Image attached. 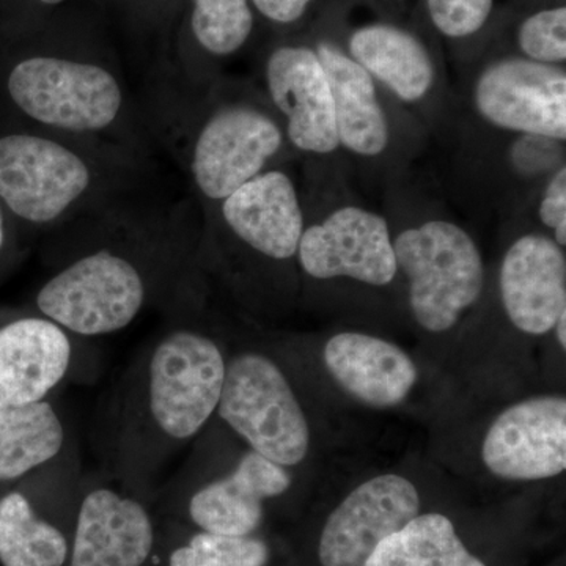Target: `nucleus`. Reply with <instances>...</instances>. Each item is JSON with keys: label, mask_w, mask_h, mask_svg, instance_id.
<instances>
[{"label": "nucleus", "mask_w": 566, "mask_h": 566, "mask_svg": "<svg viewBox=\"0 0 566 566\" xmlns=\"http://www.w3.org/2000/svg\"><path fill=\"white\" fill-rule=\"evenodd\" d=\"M85 344L32 308L0 311V409L57 397L91 370Z\"/></svg>", "instance_id": "6e6552de"}, {"label": "nucleus", "mask_w": 566, "mask_h": 566, "mask_svg": "<svg viewBox=\"0 0 566 566\" xmlns=\"http://www.w3.org/2000/svg\"><path fill=\"white\" fill-rule=\"evenodd\" d=\"M349 54L406 103L419 102L433 87L436 71L430 52L422 41L403 29L390 24L365 25L349 39Z\"/></svg>", "instance_id": "4be33fe9"}, {"label": "nucleus", "mask_w": 566, "mask_h": 566, "mask_svg": "<svg viewBox=\"0 0 566 566\" xmlns=\"http://www.w3.org/2000/svg\"><path fill=\"white\" fill-rule=\"evenodd\" d=\"M397 266L409 281L416 322L430 333H446L479 301L485 283L482 253L457 223L428 221L394 241Z\"/></svg>", "instance_id": "0eeeda50"}, {"label": "nucleus", "mask_w": 566, "mask_h": 566, "mask_svg": "<svg viewBox=\"0 0 566 566\" xmlns=\"http://www.w3.org/2000/svg\"><path fill=\"white\" fill-rule=\"evenodd\" d=\"M40 2L46 3V6H57V3H62L63 0H40Z\"/></svg>", "instance_id": "473e14b6"}, {"label": "nucleus", "mask_w": 566, "mask_h": 566, "mask_svg": "<svg viewBox=\"0 0 566 566\" xmlns=\"http://www.w3.org/2000/svg\"><path fill=\"white\" fill-rule=\"evenodd\" d=\"M266 87L285 117L286 137L297 150L329 155L340 147L329 80L315 50H275L266 62Z\"/></svg>", "instance_id": "dca6fc26"}, {"label": "nucleus", "mask_w": 566, "mask_h": 566, "mask_svg": "<svg viewBox=\"0 0 566 566\" xmlns=\"http://www.w3.org/2000/svg\"><path fill=\"white\" fill-rule=\"evenodd\" d=\"M517 43L528 61L558 65L566 61V9L556 7L528 17L517 31Z\"/></svg>", "instance_id": "a878e982"}, {"label": "nucleus", "mask_w": 566, "mask_h": 566, "mask_svg": "<svg viewBox=\"0 0 566 566\" xmlns=\"http://www.w3.org/2000/svg\"><path fill=\"white\" fill-rule=\"evenodd\" d=\"M292 485L289 468L251 447L245 446L229 468L216 471L192 444L191 455L164 480L156 495L197 531L252 536L262 526L268 502L289 493Z\"/></svg>", "instance_id": "20e7f679"}, {"label": "nucleus", "mask_w": 566, "mask_h": 566, "mask_svg": "<svg viewBox=\"0 0 566 566\" xmlns=\"http://www.w3.org/2000/svg\"><path fill=\"white\" fill-rule=\"evenodd\" d=\"M474 103L495 128L566 139V74L560 66L520 57L493 62L475 82Z\"/></svg>", "instance_id": "f8f14e48"}, {"label": "nucleus", "mask_w": 566, "mask_h": 566, "mask_svg": "<svg viewBox=\"0 0 566 566\" xmlns=\"http://www.w3.org/2000/svg\"><path fill=\"white\" fill-rule=\"evenodd\" d=\"M182 249L163 243H106L73 253L48 275L29 308L82 340L132 326L153 303L167 308L185 289Z\"/></svg>", "instance_id": "f03ea898"}, {"label": "nucleus", "mask_w": 566, "mask_h": 566, "mask_svg": "<svg viewBox=\"0 0 566 566\" xmlns=\"http://www.w3.org/2000/svg\"><path fill=\"white\" fill-rule=\"evenodd\" d=\"M539 219L554 230L556 243L562 249L566 244V167L560 166L547 182L539 203Z\"/></svg>", "instance_id": "c85d7f7f"}, {"label": "nucleus", "mask_w": 566, "mask_h": 566, "mask_svg": "<svg viewBox=\"0 0 566 566\" xmlns=\"http://www.w3.org/2000/svg\"><path fill=\"white\" fill-rule=\"evenodd\" d=\"M222 219L251 251L274 262L293 259L304 233V214L292 178L270 170L222 200Z\"/></svg>", "instance_id": "a211bd4d"}, {"label": "nucleus", "mask_w": 566, "mask_h": 566, "mask_svg": "<svg viewBox=\"0 0 566 566\" xmlns=\"http://www.w3.org/2000/svg\"><path fill=\"white\" fill-rule=\"evenodd\" d=\"M93 180L91 164L65 142L28 126L0 125V203L17 230L62 221Z\"/></svg>", "instance_id": "423d86ee"}, {"label": "nucleus", "mask_w": 566, "mask_h": 566, "mask_svg": "<svg viewBox=\"0 0 566 566\" xmlns=\"http://www.w3.org/2000/svg\"><path fill=\"white\" fill-rule=\"evenodd\" d=\"M365 566H486L472 556L452 521L439 513L416 516L379 543Z\"/></svg>", "instance_id": "5701e85b"}, {"label": "nucleus", "mask_w": 566, "mask_h": 566, "mask_svg": "<svg viewBox=\"0 0 566 566\" xmlns=\"http://www.w3.org/2000/svg\"><path fill=\"white\" fill-rule=\"evenodd\" d=\"M502 304L510 322L531 335L549 333L566 312L564 249L545 234H526L502 260Z\"/></svg>", "instance_id": "f3484780"}, {"label": "nucleus", "mask_w": 566, "mask_h": 566, "mask_svg": "<svg viewBox=\"0 0 566 566\" xmlns=\"http://www.w3.org/2000/svg\"><path fill=\"white\" fill-rule=\"evenodd\" d=\"M192 32L212 55H230L244 46L253 28L249 0H192Z\"/></svg>", "instance_id": "393cba45"}, {"label": "nucleus", "mask_w": 566, "mask_h": 566, "mask_svg": "<svg viewBox=\"0 0 566 566\" xmlns=\"http://www.w3.org/2000/svg\"><path fill=\"white\" fill-rule=\"evenodd\" d=\"M283 133L266 112L232 104L203 123L192 147L191 172L207 199L222 202L263 172L281 151Z\"/></svg>", "instance_id": "9b49d317"}, {"label": "nucleus", "mask_w": 566, "mask_h": 566, "mask_svg": "<svg viewBox=\"0 0 566 566\" xmlns=\"http://www.w3.org/2000/svg\"><path fill=\"white\" fill-rule=\"evenodd\" d=\"M270 560V546L256 536L196 531L169 551L166 566H268Z\"/></svg>", "instance_id": "b1692460"}, {"label": "nucleus", "mask_w": 566, "mask_h": 566, "mask_svg": "<svg viewBox=\"0 0 566 566\" xmlns=\"http://www.w3.org/2000/svg\"><path fill=\"white\" fill-rule=\"evenodd\" d=\"M314 0H252L255 9L268 20L292 24L300 20Z\"/></svg>", "instance_id": "c756f323"}, {"label": "nucleus", "mask_w": 566, "mask_h": 566, "mask_svg": "<svg viewBox=\"0 0 566 566\" xmlns=\"http://www.w3.org/2000/svg\"><path fill=\"white\" fill-rule=\"evenodd\" d=\"M315 51L329 80L338 144L365 158L381 155L389 145V125L374 77L327 41Z\"/></svg>", "instance_id": "412c9836"}, {"label": "nucleus", "mask_w": 566, "mask_h": 566, "mask_svg": "<svg viewBox=\"0 0 566 566\" xmlns=\"http://www.w3.org/2000/svg\"><path fill=\"white\" fill-rule=\"evenodd\" d=\"M81 447L0 494V565L65 566L73 531L48 510L80 493Z\"/></svg>", "instance_id": "1a4fd4ad"}, {"label": "nucleus", "mask_w": 566, "mask_h": 566, "mask_svg": "<svg viewBox=\"0 0 566 566\" xmlns=\"http://www.w3.org/2000/svg\"><path fill=\"white\" fill-rule=\"evenodd\" d=\"M216 419L274 463L292 468L307 457V417L282 365L268 353L229 356Z\"/></svg>", "instance_id": "39448f33"}, {"label": "nucleus", "mask_w": 566, "mask_h": 566, "mask_svg": "<svg viewBox=\"0 0 566 566\" xmlns=\"http://www.w3.org/2000/svg\"><path fill=\"white\" fill-rule=\"evenodd\" d=\"M296 255L305 273L319 281L349 277L385 286L398 270L386 219L359 207L338 208L305 229Z\"/></svg>", "instance_id": "ddd939ff"}, {"label": "nucleus", "mask_w": 566, "mask_h": 566, "mask_svg": "<svg viewBox=\"0 0 566 566\" xmlns=\"http://www.w3.org/2000/svg\"><path fill=\"white\" fill-rule=\"evenodd\" d=\"M158 545L148 499L84 472L66 566H145Z\"/></svg>", "instance_id": "9d476101"}, {"label": "nucleus", "mask_w": 566, "mask_h": 566, "mask_svg": "<svg viewBox=\"0 0 566 566\" xmlns=\"http://www.w3.org/2000/svg\"><path fill=\"white\" fill-rule=\"evenodd\" d=\"M431 22L449 39L474 35L486 24L494 0H427Z\"/></svg>", "instance_id": "bb28decb"}, {"label": "nucleus", "mask_w": 566, "mask_h": 566, "mask_svg": "<svg viewBox=\"0 0 566 566\" xmlns=\"http://www.w3.org/2000/svg\"><path fill=\"white\" fill-rule=\"evenodd\" d=\"M323 357L335 382L360 403L374 408L400 405L419 376L403 349L374 335H334L324 346Z\"/></svg>", "instance_id": "6ab92c4d"}, {"label": "nucleus", "mask_w": 566, "mask_h": 566, "mask_svg": "<svg viewBox=\"0 0 566 566\" xmlns=\"http://www.w3.org/2000/svg\"><path fill=\"white\" fill-rule=\"evenodd\" d=\"M81 447L57 397L0 409V494Z\"/></svg>", "instance_id": "aec40b11"}, {"label": "nucleus", "mask_w": 566, "mask_h": 566, "mask_svg": "<svg viewBox=\"0 0 566 566\" xmlns=\"http://www.w3.org/2000/svg\"><path fill=\"white\" fill-rule=\"evenodd\" d=\"M182 303L99 397L88 428L96 469L148 501L216 419L226 379L221 340Z\"/></svg>", "instance_id": "f257e3e1"}, {"label": "nucleus", "mask_w": 566, "mask_h": 566, "mask_svg": "<svg viewBox=\"0 0 566 566\" xmlns=\"http://www.w3.org/2000/svg\"><path fill=\"white\" fill-rule=\"evenodd\" d=\"M483 463L505 480H542L566 469V400L558 395L510 406L491 424Z\"/></svg>", "instance_id": "2eb2a0df"}, {"label": "nucleus", "mask_w": 566, "mask_h": 566, "mask_svg": "<svg viewBox=\"0 0 566 566\" xmlns=\"http://www.w3.org/2000/svg\"><path fill=\"white\" fill-rule=\"evenodd\" d=\"M17 227L0 203V277L9 271L17 259Z\"/></svg>", "instance_id": "7c9ffc66"}, {"label": "nucleus", "mask_w": 566, "mask_h": 566, "mask_svg": "<svg viewBox=\"0 0 566 566\" xmlns=\"http://www.w3.org/2000/svg\"><path fill=\"white\" fill-rule=\"evenodd\" d=\"M557 333V340L560 344L562 348H566V312L558 316L556 326H554Z\"/></svg>", "instance_id": "2f4dec72"}, {"label": "nucleus", "mask_w": 566, "mask_h": 566, "mask_svg": "<svg viewBox=\"0 0 566 566\" xmlns=\"http://www.w3.org/2000/svg\"><path fill=\"white\" fill-rule=\"evenodd\" d=\"M0 98L21 126L69 134L106 132L125 103L122 84L109 70L55 55L11 63L0 81Z\"/></svg>", "instance_id": "7ed1b4c3"}, {"label": "nucleus", "mask_w": 566, "mask_h": 566, "mask_svg": "<svg viewBox=\"0 0 566 566\" xmlns=\"http://www.w3.org/2000/svg\"><path fill=\"white\" fill-rule=\"evenodd\" d=\"M560 140L523 134L513 145V163L523 175L545 172L558 161Z\"/></svg>", "instance_id": "cd10ccee"}, {"label": "nucleus", "mask_w": 566, "mask_h": 566, "mask_svg": "<svg viewBox=\"0 0 566 566\" xmlns=\"http://www.w3.org/2000/svg\"><path fill=\"white\" fill-rule=\"evenodd\" d=\"M420 513L417 488L401 475H378L334 510L319 538L323 566H365L379 543Z\"/></svg>", "instance_id": "4468645a"}]
</instances>
